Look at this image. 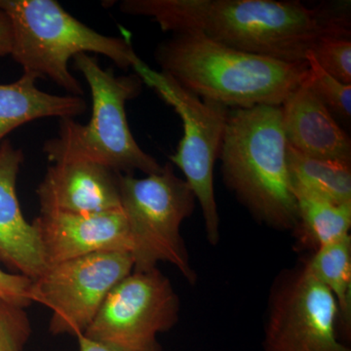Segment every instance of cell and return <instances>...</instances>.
Wrapping results in <instances>:
<instances>
[{
  "label": "cell",
  "mask_w": 351,
  "mask_h": 351,
  "mask_svg": "<svg viewBox=\"0 0 351 351\" xmlns=\"http://www.w3.org/2000/svg\"><path fill=\"white\" fill-rule=\"evenodd\" d=\"M0 8L12 25L14 61L24 73L49 78L73 96L84 94L69 69L76 55H103L122 69L142 62L128 39L94 31L54 0H0Z\"/></svg>",
  "instance_id": "cell-5"
},
{
  "label": "cell",
  "mask_w": 351,
  "mask_h": 351,
  "mask_svg": "<svg viewBox=\"0 0 351 351\" xmlns=\"http://www.w3.org/2000/svg\"><path fill=\"white\" fill-rule=\"evenodd\" d=\"M219 159L223 182L256 221L278 232L294 230L297 200L281 107L230 108Z\"/></svg>",
  "instance_id": "cell-3"
},
{
  "label": "cell",
  "mask_w": 351,
  "mask_h": 351,
  "mask_svg": "<svg viewBox=\"0 0 351 351\" xmlns=\"http://www.w3.org/2000/svg\"><path fill=\"white\" fill-rule=\"evenodd\" d=\"M297 223L293 233L300 250L315 252L350 234L351 203L338 204L301 189H293Z\"/></svg>",
  "instance_id": "cell-16"
},
{
  "label": "cell",
  "mask_w": 351,
  "mask_h": 351,
  "mask_svg": "<svg viewBox=\"0 0 351 351\" xmlns=\"http://www.w3.org/2000/svg\"><path fill=\"white\" fill-rule=\"evenodd\" d=\"M308 75L306 84L316 95L328 110L338 115L346 121L351 117V85L339 82L336 78L328 75L326 71L316 63L313 55H307Z\"/></svg>",
  "instance_id": "cell-19"
},
{
  "label": "cell",
  "mask_w": 351,
  "mask_h": 351,
  "mask_svg": "<svg viewBox=\"0 0 351 351\" xmlns=\"http://www.w3.org/2000/svg\"><path fill=\"white\" fill-rule=\"evenodd\" d=\"M133 69L143 83L154 88L181 117L184 135L170 161L182 171L184 181L195 193L202 211L207 241L217 246L221 235L214 168L221 152L230 108L203 100L143 61Z\"/></svg>",
  "instance_id": "cell-7"
},
{
  "label": "cell",
  "mask_w": 351,
  "mask_h": 351,
  "mask_svg": "<svg viewBox=\"0 0 351 351\" xmlns=\"http://www.w3.org/2000/svg\"><path fill=\"white\" fill-rule=\"evenodd\" d=\"M38 78L23 73L17 82L0 84V145L9 133L34 120L75 119L86 112L82 97L59 96L41 91Z\"/></svg>",
  "instance_id": "cell-15"
},
{
  "label": "cell",
  "mask_w": 351,
  "mask_h": 351,
  "mask_svg": "<svg viewBox=\"0 0 351 351\" xmlns=\"http://www.w3.org/2000/svg\"><path fill=\"white\" fill-rule=\"evenodd\" d=\"M77 341L78 346H80V351H119L90 341V339L85 338L84 336H78Z\"/></svg>",
  "instance_id": "cell-24"
},
{
  "label": "cell",
  "mask_w": 351,
  "mask_h": 351,
  "mask_svg": "<svg viewBox=\"0 0 351 351\" xmlns=\"http://www.w3.org/2000/svg\"><path fill=\"white\" fill-rule=\"evenodd\" d=\"M134 269L128 252H101L48 265L34 279L32 302L52 311L55 336H82L112 290Z\"/></svg>",
  "instance_id": "cell-10"
},
{
  "label": "cell",
  "mask_w": 351,
  "mask_h": 351,
  "mask_svg": "<svg viewBox=\"0 0 351 351\" xmlns=\"http://www.w3.org/2000/svg\"><path fill=\"white\" fill-rule=\"evenodd\" d=\"M31 335L25 307L0 298V351H24Z\"/></svg>",
  "instance_id": "cell-21"
},
{
  "label": "cell",
  "mask_w": 351,
  "mask_h": 351,
  "mask_svg": "<svg viewBox=\"0 0 351 351\" xmlns=\"http://www.w3.org/2000/svg\"><path fill=\"white\" fill-rule=\"evenodd\" d=\"M288 145L304 156L351 163V140L306 83L281 106Z\"/></svg>",
  "instance_id": "cell-14"
},
{
  "label": "cell",
  "mask_w": 351,
  "mask_h": 351,
  "mask_svg": "<svg viewBox=\"0 0 351 351\" xmlns=\"http://www.w3.org/2000/svg\"><path fill=\"white\" fill-rule=\"evenodd\" d=\"M13 44V32L11 21L0 8V57L11 55Z\"/></svg>",
  "instance_id": "cell-23"
},
{
  "label": "cell",
  "mask_w": 351,
  "mask_h": 351,
  "mask_svg": "<svg viewBox=\"0 0 351 351\" xmlns=\"http://www.w3.org/2000/svg\"><path fill=\"white\" fill-rule=\"evenodd\" d=\"M263 351H351L339 338L330 291L302 262L282 270L270 287Z\"/></svg>",
  "instance_id": "cell-9"
},
{
  "label": "cell",
  "mask_w": 351,
  "mask_h": 351,
  "mask_svg": "<svg viewBox=\"0 0 351 351\" xmlns=\"http://www.w3.org/2000/svg\"><path fill=\"white\" fill-rule=\"evenodd\" d=\"M304 263L311 274L336 300L339 338L346 343L351 335L350 234L321 247Z\"/></svg>",
  "instance_id": "cell-17"
},
{
  "label": "cell",
  "mask_w": 351,
  "mask_h": 351,
  "mask_svg": "<svg viewBox=\"0 0 351 351\" xmlns=\"http://www.w3.org/2000/svg\"><path fill=\"white\" fill-rule=\"evenodd\" d=\"M180 300L157 267L132 271L108 293L82 336L119 351H162L157 336L179 320Z\"/></svg>",
  "instance_id": "cell-8"
},
{
  "label": "cell",
  "mask_w": 351,
  "mask_h": 351,
  "mask_svg": "<svg viewBox=\"0 0 351 351\" xmlns=\"http://www.w3.org/2000/svg\"><path fill=\"white\" fill-rule=\"evenodd\" d=\"M156 60L196 96L228 108L281 107L306 82L308 63L289 64L228 47L198 32L173 34L159 44Z\"/></svg>",
  "instance_id": "cell-2"
},
{
  "label": "cell",
  "mask_w": 351,
  "mask_h": 351,
  "mask_svg": "<svg viewBox=\"0 0 351 351\" xmlns=\"http://www.w3.org/2000/svg\"><path fill=\"white\" fill-rule=\"evenodd\" d=\"M36 195L40 213L90 214L121 209L119 173L87 161L53 164Z\"/></svg>",
  "instance_id": "cell-12"
},
{
  "label": "cell",
  "mask_w": 351,
  "mask_h": 351,
  "mask_svg": "<svg viewBox=\"0 0 351 351\" xmlns=\"http://www.w3.org/2000/svg\"><path fill=\"white\" fill-rule=\"evenodd\" d=\"M32 282L29 277L0 269V298L27 308L32 304Z\"/></svg>",
  "instance_id": "cell-22"
},
{
  "label": "cell",
  "mask_w": 351,
  "mask_h": 351,
  "mask_svg": "<svg viewBox=\"0 0 351 351\" xmlns=\"http://www.w3.org/2000/svg\"><path fill=\"white\" fill-rule=\"evenodd\" d=\"M293 189H301L338 204L351 203V163L304 156L287 144Z\"/></svg>",
  "instance_id": "cell-18"
},
{
  "label": "cell",
  "mask_w": 351,
  "mask_h": 351,
  "mask_svg": "<svg viewBox=\"0 0 351 351\" xmlns=\"http://www.w3.org/2000/svg\"><path fill=\"white\" fill-rule=\"evenodd\" d=\"M311 54L328 75L345 84L351 85L350 38H323Z\"/></svg>",
  "instance_id": "cell-20"
},
{
  "label": "cell",
  "mask_w": 351,
  "mask_h": 351,
  "mask_svg": "<svg viewBox=\"0 0 351 351\" xmlns=\"http://www.w3.org/2000/svg\"><path fill=\"white\" fill-rule=\"evenodd\" d=\"M121 209L132 241L134 271H147L160 262L169 263L191 285L197 274L181 235L184 219L195 209V193L175 174L172 163L142 179L119 173Z\"/></svg>",
  "instance_id": "cell-6"
},
{
  "label": "cell",
  "mask_w": 351,
  "mask_h": 351,
  "mask_svg": "<svg viewBox=\"0 0 351 351\" xmlns=\"http://www.w3.org/2000/svg\"><path fill=\"white\" fill-rule=\"evenodd\" d=\"M52 265L101 252H128L132 241L122 209L90 214L40 213L32 221Z\"/></svg>",
  "instance_id": "cell-11"
},
{
  "label": "cell",
  "mask_w": 351,
  "mask_h": 351,
  "mask_svg": "<svg viewBox=\"0 0 351 351\" xmlns=\"http://www.w3.org/2000/svg\"><path fill=\"white\" fill-rule=\"evenodd\" d=\"M24 154L10 141L0 145V263L12 274L38 278L47 267L38 233L25 219L17 196Z\"/></svg>",
  "instance_id": "cell-13"
},
{
  "label": "cell",
  "mask_w": 351,
  "mask_h": 351,
  "mask_svg": "<svg viewBox=\"0 0 351 351\" xmlns=\"http://www.w3.org/2000/svg\"><path fill=\"white\" fill-rule=\"evenodd\" d=\"M120 10L147 17L165 32H198L242 52L306 63L323 38H350V2L276 0H124Z\"/></svg>",
  "instance_id": "cell-1"
},
{
  "label": "cell",
  "mask_w": 351,
  "mask_h": 351,
  "mask_svg": "<svg viewBox=\"0 0 351 351\" xmlns=\"http://www.w3.org/2000/svg\"><path fill=\"white\" fill-rule=\"evenodd\" d=\"M73 59L75 69L89 85L92 114L87 124L73 119L61 120L57 137L43 145L48 160L87 161L121 174L160 172L163 166L141 149L127 120L126 103L140 94L142 80L137 75L117 76L88 54Z\"/></svg>",
  "instance_id": "cell-4"
}]
</instances>
